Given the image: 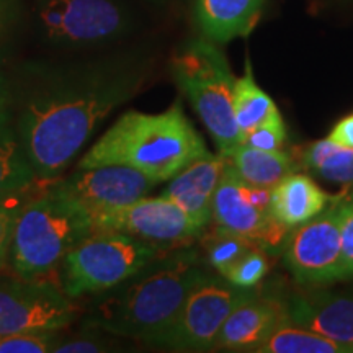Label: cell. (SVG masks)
<instances>
[{
  "mask_svg": "<svg viewBox=\"0 0 353 353\" xmlns=\"http://www.w3.org/2000/svg\"><path fill=\"white\" fill-rule=\"evenodd\" d=\"M206 273L205 260L195 247L187 244L162 250L123 283L100 293L83 324L148 343L174 321L190 291Z\"/></svg>",
  "mask_w": 353,
  "mask_h": 353,
  "instance_id": "7a4b0ae2",
  "label": "cell"
},
{
  "mask_svg": "<svg viewBox=\"0 0 353 353\" xmlns=\"http://www.w3.org/2000/svg\"><path fill=\"white\" fill-rule=\"evenodd\" d=\"M288 321L286 301L252 290L224 321L213 352H255L260 343Z\"/></svg>",
  "mask_w": 353,
  "mask_h": 353,
  "instance_id": "5bb4252c",
  "label": "cell"
},
{
  "mask_svg": "<svg viewBox=\"0 0 353 353\" xmlns=\"http://www.w3.org/2000/svg\"><path fill=\"white\" fill-rule=\"evenodd\" d=\"M286 267L304 286L347 280L341 242V195L322 213L290 231L281 245Z\"/></svg>",
  "mask_w": 353,
  "mask_h": 353,
  "instance_id": "8fae6325",
  "label": "cell"
},
{
  "mask_svg": "<svg viewBox=\"0 0 353 353\" xmlns=\"http://www.w3.org/2000/svg\"><path fill=\"white\" fill-rule=\"evenodd\" d=\"M335 196L325 193L309 175L294 172L272 188V213L283 226L294 229L322 213Z\"/></svg>",
  "mask_w": 353,
  "mask_h": 353,
  "instance_id": "ac0fdd59",
  "label": "cell"
},
{
  "mask_svg": "<svg viewBox=\"0 0 353 353\" xmlns=\"http://www.w3.org/2000/svg\"><path fill=\"white\" fill-rule=\"evenodd\" d=\"M214 228L257 242L265 250H276L291 229L272 213V188L245 182L226 164L213 200Z\"/></svg>",
  "mask_w": 353,
  "mask_h": 353,
  "instance_id": "30bf717a",
  "label": "cell"
},
{
  "mask_svg": "<svg viewBox=\"0 0 353 353\" xmlns=\"http://www.w3.org/2000/svg\"><path fill=\"white\" fill-rule=\"evenodd\" d=\"M92 232L88 210L52 182L20 210L8 257L12 272L23 278L46 276Z\"/></svg>",
  "mask_w": 353,
  "mask_h": 353,
  "instance_id": "5b68a950",
  "label": "cell"
},
{
  "mask_svg": "<svg viewBox=\"0 0 353 353\" xmlns=\"http://www.w3.org/2000/svg\"><path fill=\"white\" fill-rule=\"evenodd\" d=\"M228 162L245 182L257 187L273 188L285 176L298 170L299 164L290 154L280 151H262L239 144L234 151L226 156Z\"/></svg>",
  "mask_w": 353,
  "mask_h": 353,
  "instance_id": "ffe728a7",
  "label": "cell"
},
{
  "mask_svg": "<svg viewBox=\"0 0 353 353\" xmlns=\"http://www.w3.org/2000/svg\"><path fill=\"white\" fill-rule=\"evenodd\" d=\"M341 242L345 278H353V188L341 193Z\"/></svg>",
  "mask_w": 353,
  "mask_h": 353,
  "instance_id": "4dcf8cb0",
  "label": "cell"
},
{
  "mask_svg": "<svg viewBox=\"0 0 353 353\" xmlns=\"http://www.w3.org/2000/svg\"><path fill=\"white\" fill-rule=\"evenodd\" d=\"M149 3H152V6H156V3H167L170 2V0H148Z\"/></svg>",
  "mask_w": 353,
  "mask_h": 353,
  "instance_id": "836d02e7",
  "label": "cell"
},
{
  "mask_svg": "<svg viewBox=\"0 0 353 353\" xmlns=\"http://www.w3.org/2000/svg\"><path fill=\"white\" fill-rule=\"evenodd\" d=\"M56 185L85 206L88 213L130 205L148 196L157 182L143 172L120 164L97 165L70 172L56 180Z\"/></svg>",
  "mask_w": 353,
  "mask_h": 353,
  "instance_id": "4fadbf2b",
  "label": "cell"
},
{
  "mask_svg": "<svg viewBox=\"0 0 353 353\" xmlns=\"http://www.w3.org/2000/svg\"><path fill=\"white\" fill-rule=\"evenodd\" d=\"M288 321L342 343L353 353V290L304 291L288 301Z\"/></svg>",
  "mask_w": 353,
  "mask_h": 353,
  "instance_id": "9a60e30c",
  "label": "cell"
},
{
  "mask_svg": "<svg viewBox=\"0 0 353 353\" xmlns=\"http://www.w3.org/2000/svg\"><path fill=\"white\" fill-rule=\"evenodd\" d=\"M25 195L0 198V272L6 268L10 257L13 232H15L17 218H19L20 210L23 208L25 203L30 200Z\"/></svg>",
  "mask_w": 353,
  "mask_h": 353,
  "instance_id": "f1b7e54d",
  "label": "cell"
},
{
  "mask_svg": "<svg viewBox=\"0 0 353 353\" xmlns=\"http://www.w3.org/2000/svg\"><path fill=\"white\" fill-rule=\"evenodd\" d=\"M77 319V304L61 286L17 273L0 276V334L59 332Z\"/></svg>",
  "mask_w": 353,
  "mask_h": 353,
  "instance_id": "9c48e42d",
  "label": "cell"
},
{
  "mask_svg": "<svg viewBox=\"0 0 353 353\" xmlns=\"http://www.w3.org/2000/svg\"><path fill=\"white\" fill-rule=\"evenodd\" d=\"M254 353H352L342 343L286 321L273 330Z\"/></svg>",
  "mask_w": 353,
  "mask_h": 353,
  "instance_id": "7402d4cb",
  "label": "cell"
},
{
  "mask_svg": "<svg viewBox=\"0 0 353 353\" xmlns=\"http://www.w3.org/2000/svg\"><path fill=\"white\" fill-rule=\"evenodd\" d=\"M226 164L228 159L223 154L206 152L172 176L162 192L201 231H206L213 221L214 193Z\"/></svg>",
  "mask_w": 353,
  "mask_h": 353,
  "instance_id": "2e32d148",
  "label": "cell"
},
{
  "mask_svg": "<svg viewBox=\"0 0 353 353\" xmlns=\"http://www.w3.org/2000/svg\"><path fill=\"white\" fill-rule=\"evenodd\" d=\"M28 51L23 0H0V70H8Z\"/></svg>",
  "mask_w": 353,
  "mask_h": 353,
  "instance_id": "cb8c5ba5",
  "label": "cell"
},
{
  "mask_svg": "<svg viewBox=\"0 0 353 353\" xmlns=\"http://www.w3.org/2000/svg\"><path fill=\"white\" fill-rule=\"evenodd\" d=\"M94 231H114L149 244L174 249L203 236L200 228L164 195L94 211Z\"/></svg>",
  "mask_w": 353,
  "mask_h": 353,
  "instance_id": "7c38bea8",
  "label": "cell"
},
{
  "mask_svg": "<svg viewBox=\"0 0 353 353\" xmlns=\"http://www.w3.org/2000/svg\"><path fill=\"white\" fill-rule=\"evenodd\" d=\"M265 0H195L201 37L218 44L249 37L259 23Z\"/></svg>",
  "mask_w": 353,
  "mask_h": 353,
  "instance_id": "e0dca14e",
  "label": "cell"
},
{
  "mask_svg": "<svg viewBox=\"0 0 353 353\" xmlns=\"http://www.w3.org/2000/svg\"><path fill=\"white\" fill-rule=\"evenodd\" d=\"M299 165L329 182L353 185V149L342 148L329 138L309 144Z\"/></svg>",
  "mask_w": 353,
  "mask_h": 353,
  "instance_id": "603a6c76",
  "label": "cell"
},
{
  "mask_svg": "<svg viewBox=\"0 0 353 353\" xmlns=\"http://www.w3.org/2000/svg\"><path fill=\"white\" fill-rule=\"evenodd\" d=\"M148 0H23L26 56L77 54L138 44Z\"/></svg>",
  "mask_w": 353,
  "mask_h": 353,
  "instance_id": "3957f363",
  "label": "cell"
},
{
  "mask_svg": "<svg viewBox=\"0 0 353 353\" xmlns=\"http://www.w3.org/2000/svg\"><path fill=\"white\" fill-rule=\"evenodd\" d=\"M270 270V262H268L267 250L259 247L242 257L234 267L229 270L224 278L231 281L232 285L239 288H255L260 281L263 280Z\"/></svg>",
  "mask_w": 353,
  "mask_h": 353,
  "instance_id": "4316f807",
  "label": "cell"
},
{
  "mask_svg": "<svg viewBox=\"0 0 353 353\" xmlns=\"http://www.w3.org/2000/svg\"><path fill=\"white\" fill-rule=\"evenodd\" d=\"M34 169L26 156L8 110L0 112V198L25 195L37 185Z\"/></svg>",
  "mask_w": 353,
  "mask_h": 353,
  "instance_id": "d6986e66",
  "label": "cell"
},
{
  "mask_svg": "<svg viewBox=\"0 0 353 353\" xmlns=\"http://www.w3.org/2000/svg\"><path fill=\"white\" fill-rule=\"evenodd\" d=\"M61 332L0 334V353H54Z\"/></svg>",
  "mask_w": 353,
  "mask_h": 353,
  "instance_id": "83f0119b",
  "label": "cell"
},
{
  "mask_svg": "<svg viewBox=\"0 0 353 353\" xmlns=\"http://www.w3.org/2000/svg\"><path fill=\"white\" fill-rule=\"evenodd\" d=\"M170 74L210 131L218 152L229 156L242 144V134L234 117L236 77L218 43L200 37L182 44L170 59Z\"/></svg>",
  "mask_w": 353,
  "mask_h": 353,
  "instance_id": "8992f818",
  "label": "cell"
},
{
  "mask_svg": "<svg viewBox=\"0 0 353 353\" xmlns=\"http://www.w3.org/2000/svg\"><path fill=\"white\" fill-rule=\"evenodd\" d=\"M206 152L210 151L201 134L176 100L162 113L131 110L121 114L79 159L77 167L120 164L161 183Z\"/></svg>",
  "mask_w": 353,
  "mask_h": 353,
  "instance_id": "277c9868",
  "label": "cell"
},
{
  "mask_svg": "<svg viewBox=\"0 0 353 353\" xmlns=\"http://www.w3.org/2000/svg\"><path fill=\"white\" fill-rule=\"evenodd\" d=\"M286 138H288L286 125L281 114L278 113L263 121L262 125L254 128L252 131L247 132L242 139V144L262 149V151H280V149H283Z\"/></svg>",
  "mask_w": 353,
  "mask_h": 353,
  "instance_id": "f546056e",
  "label": "cell"
},
{
  "mask_svg": "<svg viewBox=\"0 0 353 353\" xmlns=\"http://www.w3.org/2000/svg\"><path fill=\"white\" fill-rule=\"evenodd\" d=\"M327 138L342 148L353 149V114H348L341 121H337Z\"/></svg>",
  "mask_w": 353,
  "mask_h": 353,
  "instance_id": "1f68e13d",
  "label": "cell"
},
{
  "mask_svg": "<svg viewBox=\"0 0 353 353\" xmlns=\"http://www.w3.org/2000/svg\"><path fill=\"white\" fill-rule=\"evenodd\" d=\"M203 236H205L203 247H205L206 263L221 276L226 275L242 257L260 247L257 242L223 231L219 228H214L211 234H206L205 231Z\"/></svg>",
  "mask_w": 353,
  "mask_h": 353,
  "instance_id": "d4e9b609",
  "label": "cell"
},
{
  "mask_svg": "<svg viewBox=\"0 0 353 353\" xmlns=\"http://www.w3.org/2000/svg\"><path fill=\"white\" fill-rule=\"evenodd\" d=\"M278 113L280 112L275 101L255 82L252 65L247 59L244 74L236 77V85H234V117L241 130L242 139L247 132Z\"/></svg>",
  "mask_w": 353,
  "mask_h": 353,
  "instance_id": "44dd1931",
  "label": "cell"
},
{
  "mask_svg": "<svg viewBox=\"0 0 353 353\" xmlns=\"http://www.w3.org/2000/svg\"><path fill=\"white\" fill-rule=\"evenodd\" d=\"M165 250L114 231H94L61 262V288L77 299L118 286Z\"/></svg>",
  "mask_w": 353,
  "mask_h": 353,
  "instance_id": "52a82bcc",
  "label": "cell"
},
{
  "mask_svg": "<svg viewBox=\"0 0 353 353\" xmlns=\"http://www.w3.org/2000/svg\"><path fill=\"white\" fill-rule=\"evenodd\" d=\"M252 290L208 272L190 291L174 321L145 345L170 352H213L224 321Z\"/></svg>",
  "mask_w": 353,
  "mask_h": 353,
  "instance_id": "ba28073f",
  "label": "cell"
},
{
  "mask_svg": "<svg viewBox=\"0 0 353 353\" xmlns=\"http://www.w3.org/2000/svg\"><path fill=\"white\" fill-rule=\"evenodd\" d=\"M61 332L59 341L54 348V353H105L120 350L123 337L107 332V330L95 327V325L83 324L77 332Z\"/></svg>",
  "mask_w": 353,
  "mask_h": 353,
  "instance_id": "484cf974",
  "label": "cell"
},
{
  "mask_svg": "<svg viewBox=\"0 0 353 353\" xmlns=\"http://www.w3.org/2000/svg\"><path fill=\"white\" fill-rule=\"evenodd\" d=\"M8 94H10V85H8L7 70H0V112L8 107Z\"/></svg>",
  "mask_w": 353,
  "mask_h": 353,
  "instance_id": "d6a6232c",
  "label": "cell"
},
{
  "mask_svg": "<svg viewBox=\"0 0 353 353\" xmlns=\"http://www.w3.org/2000/svg\"><path fill=\"white\" fill-rule=\"evenodd\" d=\"M8 107L38 182L74 164L110 113L149 76L141 44L77 54L25 56L7 70Z\"/></svg>",
  "mask_w": 353,
  "mask_h": 353,
  "instance_id": "6da1fadb",
  "label": "cell"
}]
</instances>
